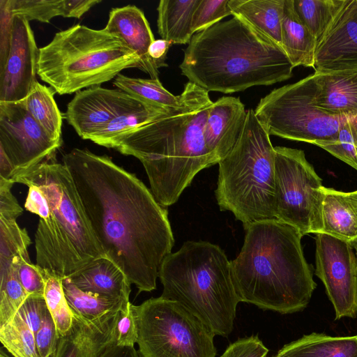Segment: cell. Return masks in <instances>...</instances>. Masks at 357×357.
Returning <instances> with one entry per match:
<instances>
[{
  "mask_svg": "<svg viewBox=\"0 0 357 357\" xmlns=\"http://www.w3.org/2000/svg\"><path fill=\"white\" fill-rule=\"evenodd\" d=\"M62 160L107 258L139 293L155 289L161 264L174 244L167 208L107 155L75 148Z\"/></svg>",
  "mask_w": 357,
  "mask_h": 357,
  "instance_id": "1",
  "label": "cell"
},
{
  "mask_svg": "<svg viewBox=\"0 0 357 357\" xmlns=\"http://www.w3.org/2000/svg\"><path fill=\"white\" fill-rule=\"evenodd\" d=\"M183 93L181 105L125 135L113 148L142 162L152 194L165 208L178 201L197 173L218 164L204 137L213 102L208 92L188 82Z\"/></svg>",
  "mask_w": 357,
  "mask_h": 357,
  "instance_id": "2",
  "label": "cell"
},
{
  "mask_svg": "<svg viewBox=\"0 0 357 357\" xmlns=\"http://www.w3.org/2000/svg\"><path fill=\"white\" fill-rule=\"evenodd\" d=\"M238 256L231 261L240 302L281 314L302 311L317 284L303 255V236L275 218L250 223Z\"/></svg>",
  "mask_w": 357,
  "mask_h": 357,
  "instance_id": "3",
  "label": "cell"
},
{
  "mask_svg": "<svg viewBox=\"0 0 357 357\" xmlns=\"http://www.w3.org/2000/svg\"><path fill=\"white\" fill-rule=\"evenodd\" d=\"M179 68L188 82L223 93L285 81L294 68L281 46L236 16L195 33Z\"/></svg>",
  "mask_w": 357,
  "mask_h": 357,
  "instance_id": "4",
  "label": "cell"
},
{
  "mask_svg": "<svg viewBox=\"0 0 357 357\" xmlns=\"http://www.w3.org/2000/svg\"><path fill=\"white\" fill-rule=\"evenodd\" d=\"M16 183L37 185L50 204V215L39 219L35 234L38 266L63 280L93 261L107 257L93 234L73 178L63 163L45 161Z\"/></svg>",
  "mask_w": 357,
  "mask_h": 357,
  "instance_id": "5",
  "label": "cell"
},
{
  "mask_svg": "<svg viewBox=\"0 0 357 357\" xmlns=\"http://www.w3.org/2000/svg\"><path fill=\"white\" fill-rule=\"evenodd\" d=\"M161 297L176 301L215 335L232 331L240 302L224 250L207 241H188L163 260L158 274Z\"/></svg>",
  "mask_w": 357,
  "mask_h": 357,
  "instance_id": "6",
  "label": "cell"
},
{
  "mask_svg": "<svg viewBox=\"0 0 357 357\" xmlns=\"http://www.w3.org/2000/svg\"><path fill=\"white\" fill-rule=\"evenodd\" d=\"M141 59L118 36L76 24L39 49L37 75L59 95L100 86Z\"/></svg>",
  "mask_w": 357,
  "mask_h": 357,
  "instance_id": "7",
  "label": "cell"
},
{
  "mask_svg": "<svg viewBox=\"0 0 357 357\" xmlns=\"http://www.w3.org/2000/svg\"><path fill=\"white\" fill-rule=\"evenodd\" d=\"M215 195L220 211L243 223L275 218V149L253 109L234 147L218 162Z\"/></svg>",
  "mask_w": 357,
  "mask_h": 357,
  "instance_id": "8",
  "label": "cell"
},
{
  "mask_svg": "<svg viewBox=\"0 0 357 357\" xmlns=\"http://www.w3.org/2000/svg\"><path fill=\"white\" fill-rule=\"evenodd\" d=\"M141 357H215V335L180 303L161 296L134 305Z\"/></svg>",
  "mask_w": 357,
  "mask_h": 357,
  "instance_id": "9",
  "label": "cell"
},
{
  "mask_svg": "<svg viewBox=\"0 0 357 357\" xmlns=\"http://www.w3.org/2000/svg\"><path fill=\"white\" fill-rule=\"evenodd\" d=\"M316 94L313 74L273 89L259 100L254 112L270 135L315 145L335 137L348 117L319 108Z\"/></svg>",
  "mask_w": 357,
  "mask_h": 357,
  "instance_id": "10",
  "label": "cell"
},
{
  "mask_svg": "<svg viewBox=\"0 0 357 357\" xmlns=\"http://www.w3.org/2000/svg\"><path fill=\"white\" fill-rule=\"evenodd\" d=\"M274 217L303 236L323 231L322 180L303 150L275 146Z\"/></svg>",
  "mask_w": 357,
  "mask_h": 357,
  "instance_id": "11",
  "label": "cell"
},
{
  "mask_svg": "<svg viewBox=\"0 0 357 357\" xmlns=\"http://www.w3.org/2000/svg\"><path fill=\"white\" fill-rule=\"evenodd\" d=\"M61 144L30 114L24 100L0 102V149L14 167L15 183L50 160Z\"/></svg>",
  "mask_w": 357,
  "mask_h": 357,
  "instance_id": "12",
  "label": "cell"
},
{
  "mask_svg": "<svg viewBox=\"0 0 357 357\" xmlns=\"http://www.w3.org/2000/svg\"><path fill=\"white\" fill-rule=\"evenodd\" d=\"M315 275L322 281L335 319L357 315V258L352 243L316 234Z\"/></svg>",
  "mask_w": 357,
  "mask_h": 357,
  "instance_id": "13",
  "label": "cell"
},
{
  "mask_svg": "<svg viewBox=\"0 0 357 357\" xmlns=\"http://www.w3.org/2000/svg\"><path fill=\"white\" fill-rule=\"evenodd\" d=\"M146 105L121 90L96 86L75 93L64 118L79 137L89 139L116 117Z\"/></svg>",
  "mask_w": 357,
  "mask_h": 357,
  "instance_id": "14",
  "label": "cell"
},
{
  "mask_svg": "<svg viewBox=\"0 0 357 357\" xmlns=\"http://www.w3.org/2000/svg\"><path fill=\"white\" fill-rule=\"evenodd\" d=\"M38 57L39 49L29 21L14 15L10 52L0 73V102H18L26 98L37 81Z\"/></svg>",
  "mask_w": 357,
  "mask_h": 357,
  "instance_id": "15",
  "label": "cell"
},
{
  "mask_svg": "<svg viewBox=\"0 0 357 357\" xmlns=\"http://www.w3.org/2000/svg\"><path fill=\"white\" fill-rule=\"evenodd\" d=\"M357 68V0L344 5L317 45L315 71Z\"/></svg>",
  "mask_w": 357,
  "mask_h": 357,
  "instance_id": "16",
  "label": "cell"
},
{
  "mask_svg": "<svg viewBox=\"0 0 357 357\" xmlns=\"http://www.w3.org/2000/svg\"><path fill=\"white\" fill-rule=\"evenodd\" d=\"M73 312V326L66 335L59 337L54 357H97L114 343V328L119 310L93 319Z\"/></svg>",
  "mask_w": 357,
  "mask_h": 357,
  "instance_id": "17",
  "label": "cell"
},
{
  "mask_svg": "<svg viewBox=\"0 0 357 357\" xmlns=\"http://www.w3.org/2000/svg\"><path fill=\"white\" fill-rule=\"evenodd\" d=\"M246 116L245 106L238 97L223 96L211 106L204 137L206 147L218 162L238 139Z\"/></svg>",
  "mask_w": 357,
  "mask_h": 357,
  "instance_id": "18",
  "label": "cell"
},
{
  "mask_svg": "<svg viewBox=\"0 0 357 357\" xmlns=\"http://www.w3.org/2000/svg\"><path fill=\"white\" fill-rule=\"evenodd\" d=\"M118 36L141 59L140 70L151 79L158 78L159 70L149 56V48L155 40L144 12L136 6L112 8L104 28Z\"/></svg>",
  "mask_w": 357,
  "mask_h": 357,
  "instance_id": "19",
  "label": "cell"
},
{
  "mask_svg": "<svg viewBox=\"0 0 357 357\" xmlns=\"http://www.w3.org/2000/svg\"><path fill=\"white\" fill-rule=\"evenodd\" d=\"M316 103L327 113L357 116V68L315 71Z\"/></svg>",
  "mask_w": 357,
  "mask_h": 357,
  "instance_id": "20",
  "label": "cell"
},
{
  "mask_svg": "<svg viewBox=\"0 0 357 357\" xmlns=\"http://www.w3.org/2000/svg\"><path fill=\"white\" fill-rule=\"evenodd\" d=\"M68 278L83 291L129 301L130 282L107 257L93 261Z\"/></svg>",
  "mask_w": 357,
  "mask_h": 357,
  "instance_id": "21",
  "label": "cell"
},
{
  "mask_svg": "<svg viewBox=\"0 0 357 357\" xmlns=\"http://www.w3.org/2000/svg\"><path fill=\"white\" fill-rule=\"evenodd\" d=\"M281 47L294 68H314L317 43L296 12L294 0H285L281 29Z\"/></svg>",
  "mask_w": 357,
  "mask_h": 357,
  "instance_id": "22",
  "label": "cell"
},
{
  "mask_svg": "<svg viewBox=\"0 0 357 357\" xmlns=\"http://www.w3.org/2000/svg\"><path fill=\"white\" fill-rule=\"evenodd\" d=\"M285 0H229L236 16L281 46L282 20Z\"/></svg>",
  "mask_w": 357,
  "mask_h": 357,
  "instance_id": "23",
  "label": "cell"
},
{
  "mask_svg": "<svg viewBox=\"0 0 357 357\" xmlns=\"http://www.w3.org/2000/svg\"><path fill=\"white\" fill-rule=\"evenodd\" d=\"M273 357H357V335L312 333L285 344Z\"/></svg>",
  "mask_w": 357,
  "mask_h": 357,
  "instance_id": "24",
  "label": "cell"
},
{
  "mask_svg": "<svg viewBox=\"0 0 357 357\" xmlns=\"http://www.w3.org/2000/svg\"><path fill=\"white\" fill-rule=\"evenodd\" d=\"M200 0H161L157 10L158 31L173 44H189L194 33L192 22Z\"/></svg>",
  "mask_w": 357,
  "mask_h": 357,
  "instance_id": "25",
  "label": "cell"
},
{
  "mask_svg": "<svg viewBox=\"0 0 357 357\" xmlns=\"http://www.w3.org/2000/svg\"><path fill=\"white\" fill-rule=\"evenodd\" d=\"M322 233L351 243L357 241V216L345 192L323 186Z\"/></svg>",
  "mask_w": 357,
  "mask_h": 357,
  "instance_id": "26",
  "label": "cell"
},
{
  "mask_svg": "<svg viewBox=\"0 0 357 357\" xmlns=\"http://www.w3.org/2000/svg\"><path fill=\"white\" fill-rule=\"evenodd\" d=\"M172 108L148 104L116 117L89 139L100 146L113 149L118 140L125 135L160 118Z\"/></svg>",
  "mask_w": 357,
  "mask_h": 357,
  "instance_id": "27",
  "label": "cell"
},
{
  "mask_svg": "<svg viewBox=\"0 0 357 357\" xmlns=\"http://www.w3.org/2000/svg\"><path fill=\"white\" fill-rule=\"evenodd\" d=\"M52 88L35 82L24 99L26 108L54 139L62 142L63 116L54 98Z\"/></svg>",
  "mask_w": 357,
  "mask_h": 357,
  "instance_id": "28",
  "label": "cell"
},
{
  "mask_svg": "<svg viewBox=\"0 0 357 357\" xmlns=\"http://www.w3.org/2000/svg\"><path fill=\"white\" fill-rule=\"evenodd\" d=\"M345 0H294V8L317 40V45L324 39Z\"/></svg>",
  "mask_w": 357,
  "mask_h": 357,
  "instance_id": "29",
  "label": "cell"
},
{
  "mask_svg": "<svg viewBox=\"0 0 357 357\" xmlns=\"http://www.w3.org/2000/svg\"><path fill=\"white\" fill-rule=\"evenodd\" d=\"M114 85L142 102L163 108L178 106L184 97L183 92L179 96L169 92L158 78H135L120 73L115 77Z\"/></svg>",
  "mask_w": 357,
  "mask_h": 357,
  "instance_id": "30",
  "label": "cell"
},
{
  "mask_svg": "<svg viewBox=\"0 0 357 357\" xmlns=\"http://www.w3.org/2000/svg\"><path fill=\"white\" fill-rule=\"evenodd\" d=\"M62 284L73 311L89 319L119 311L125 303L130 301L83 291L68 278L62 280Z\"/></svg>",
  "mask_w": 357,
  "mask_h": 357,
  "instance_id": "31",
  "label": "cell"
},
{
  "mask_svg": "<svg viewBox=\"0 0 357 357\" xmlns=\"http://www.w3.org/2000/svg\"><path fill=\"white\" fill-rule=\"evenodd\" d=\"M20 255L15 256L8 268L0 271V327L15 317L29 296L19 279Z\"/></svg>",
  "mask_w": 357,
  "mask_h": 357,
  "instance_id": "32",
  "label": "cell"
},
{
  "mask_svg": "<svg viewBox=\"0 0 357 357\" xmlns=\"http://www.w3.org/2000/svg\"><path fill=\"white\" fill-rule=\"evenodd\" d=\"M39 268L45 279L44 298L59 337H61L69 332L73 326V312L65 296L62 279Z\"/></svg>",
  "mask_w": 357,
  "mask_h": 357,
  "instance_id": "33",
  "label": "cell"
},
{
  "mask_svg": "<svg viewBox=\"0 0 357 357\" xmlns=\"http://www.w3.org/2000/svg\"><path fill=\"white\" fill-rule=\"evenodd\" d=\"M0 341L13 357H40L35 334L17 312L0 327Z\"/></svg>",
  "mask_w": 357,
  "mask_h": 357,
  "instance_id": "34",
  "label": "cell"
},
{
  "mask_svg": "<svg viewBox=\"0 0 357 357\" xmlns=\"http://www.w3.org/2000/svg\"><path fill=\"white\" fill-rule=\"evenodd\" d=\"M31 243L27 231L18 225L17 218L0 217V271L7 268L15 256L28 255Z\"/></svg>",
  "mask_w": 357,
  "mask_h": 357,
  "instance_id": "35",
  "label": "cell"
},
{
  "mask_svg": "<svg viewBox=\"0 0 357 357\" xmlns=\"http://www.w3.org/2000/svg\"><path fill=\"white\" fill-rule=\"evenodd\" d=\"M315 145L357 170V116H348L335 137Z\"/></svg>",
  "mask_w": 357,
  "mask_h": 357,
  "instance_id": "36",
  "label": "cell"
},
{
  "mask_svg": "<svg viewBox=\"0 0 357 357\" xmlns=\"http://www.w3.org/2000/svg\"><path fill=\"white\" fill-rule=\"evenodd\" d=\"M63 0H10L13 15H19L30 20L50 23L56 16L63 15Z\"/></svg>",
  "mask_w": 357,
  "mask_h": 357,
  "instance_id": "37",
  "label": "cell"
},
{
  "mask_svg": "<svg viewBox=\"0 0 357 357\" xmlns=\"http://www.w3.org/2000/svg\"><path fill=\"white\" fill-rule=\"evenodd\" d=\"M228 2L229 0H200L192 17L193 33L205 30L222 19L232 15Z\"/></svg>",
  "mask_w": 357,
  "mask_h": 357,
  "instance_id": "38",
  "label": "cell"
},
{
  "mask_svg": "<svg viewBox=\"0 0 357 357\" xmlns=\"http://www.w3.org/2000/svg\"><path fill=\"white\" fill-rule=\"evenodd\" d=\"M115 344L134 347L137 342L138 327L133 305L130 301L125 303L119 312L114 328Z\"/></svg>",
  "mask_w": 357,
  "mask_h": 357,
  "instance_id": "39",
  "label": "cell"
},
{
  "mask_svg": "<svg viewBox=\"0 0 357 357\" xmlns=\"http://www.w3.org/2000/svg\"><path fill=\"white\" fill-rule=\"evenodd\" d=\"M20 281L28 295L44 296L45 279L40 268L33 264L29 255H21L19 260Z\"/></svg>",
  "mask_w": 357,
  "mask_h": 357,
  "instance_id": "40",
  "label": "cell"
},
{
  "mask_svg": "<svg viewBox=\"0 0 357 357\" xmlns=\"http://www.w3.org/2000/svg\"><path fill=\"white\" fill-rule=\"evenodd\" d=\"M37 350L40 357H54L59 337L53 318L47 312L40 328L35 333Z\"/></svg>",
  "mask_w": 357,
  "mask_h": 357,
  "instance_id": "41",
  "label": "cell"
},
{
  "mask_svg": "<svg viewBox=\"0 0 357 357\" xmlns=\"http://www.w3.org/2000/svg\"><path fill=\"white\" fill-rule=\"evenodd\" d=\"M48 311L44 296L29 295L17 311L34 334Z\"/></svg>",
  "mask_w": 357,
  "mask_h": 357,
  "instance_id": "42",
  "label": "cell"
},
{
  "mask_svg": "<svg viewBox=\"0 0 357 357\" xmlns=\"http://www.w3.org/2000/svg\"><path fill=\"white\" fill-rule=\"evenodd\" d=\"M268 352L258 336L252 335L230 344L220 357H266Z\"/></svg>",
  "mask_w": 357,
  "mask_h": 357,
  "instance_id": "43",
  "label": "cell"
},
{
  "mask_svg": "<svg viewBox=\"0 0 357 357\" xmlns=\"http://www.w3.org/2000/svg\"><path fill=\"white\" fill-rule=\"evenodd\" d=\"M13 16L10 0H0V73L6 66L10 52Z\"/></svg>",
  "mask_w": 357,
  "mask_h": 357,
  "instance_id": "44",
  "label": "cell"
},
{
  "mask_svg": "<svg viewBox=\"0 0 357 357\" xmlns=\"http://www.w3.org/2000/svg\"><path fill=\"white\" fill-rule=\"evenodd\" d=\"M14 183L12 180L0 178V217L17 218L23 213L11 192Z\"/></svg>",
  "mask_w": 357,
  "mask_h": 357,
  "instance_id": "45",
  "label": "cell"
},
{
  "mask_svg": "<svg viewBox=\"0 0 357 357\" xmlns=\"http://www.w3.org/2000/svg\"><path fill=\"white\" fill-rule=\"evenodd\" d=\"M29 191L24 207L26 210L39 216V219L48 218L50 213L49 202L45 193L37 185L27 184Z\"/></svg>",
  "mask_w": 357,
  "mask_h": 357,
  "instance_id": "46",
  "label": "cell"
},
{
  "mask_svg": "<svg viewBox=\"0 0 357 357\" xmlns=\"http://www.w3.org/2000/svg\"><path fill=\"white\" fill-rule=\"evenodd\" d=\"M100 2V0H63L62 17L80 18Z\"/></svg>",
  "mask_w": 357,
  "mask_h": 357,
  "instance_id": "47",
  "label": "cell"
},
{
  "mask_svg": "<svg viewBox=\"0 0 357 357\" xmlns=\"http://www.w3.org/2000/svg\"><path fill=\"white\" fill-rule=\"evenodd\" d=\"M172 45H173L172 42L164 39L155 40L151 44L148 51L149 56L158 69L167 66L165 59L169 48Z\"/></svg>",
  "mask_w": 357,
  "mask_h": 357,
  "instance_id": "48",
  "label": "cell"
},
{
  "mask_svg": "<svg viewBox=\"0 0 357 357\" xmlns=\"http://www.w3.org/2000/svg\"><path fill=\"white\" fill-rule=\"evenodd\" d=\"M97 357H139L134 347L120 346L112 343L103 349Z\"/></svg>",
  "mask_w": 357,
  "mask_h": 357,
  "instance_id": "49",
  "label": "cell"
},
{
  "mask_svg": "<svg viewBox=\"0 0 357 357\" xmlns=\"http://www.w3.org/2000/svg\"><path fill=\"white\" fill-rule=\"evenodd\" d=\"M13 165L3 150L0 149V178L13 181Z\"/></svg>",
  "mask_w": 357,
  "mask_h": 357,
  "instance_id": "50",
  "label": "cell"
},
{
  "mask_svg": "<svg viewBox=\"0 0 357 357\" xmlns=\"http://www.w3.org/2000/svg\"><path fill=\"white\" fill-rule=\"evenodd\" d=\"M345 196L357 216V190L345 192Z\"/></svg>",
  "mask_w": 357,
  "mask_h": 357,
  "instance_id": "51",
  "label": "cell"
},
{
  "mask_svg": "<svg viewBox=\"0 0 357 357\" xmlns=\"http://www.w3.org/2000/svg\"><path fill=\"white\" fill-rule=\"evenodd\" d=\"M0 357H10L1 348L0 350Z\"/></svg>",
  "mask_w": 357,
  "mask_h": 357,
  "instance_id": "52",
  "label": "cell"
},
{
  "mask_svg": "<svg viewBox=\"0 0 357 357\" xmlns=\"http://www.w3.org/2000/svg\"><path fill=\"white\" fill-rule=\"evenodd\" d=\"M356 249H357V245H356Z\"/></svg>",
  "mask_w": 357,
  "mask_h": 357,
  "instance_id": "53",
  "label": "cell"
},
{
  "mask_svg": "<svg viewBox=\"0 0 357 357\" xmlns=\"http://www.w3.org/2000/svg\"></svg>",
  "mask_w": 357,
  "mask_h": 357,
  "instance_id": "54",
  "label": "cell"
}]
</instances>
